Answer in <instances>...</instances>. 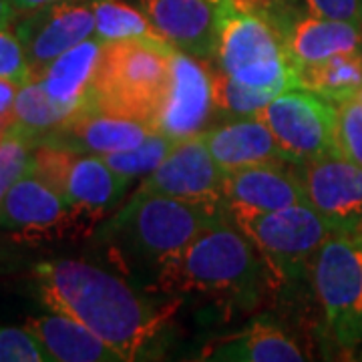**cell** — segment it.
Returning <instances> with one entry per match:
<instances>
[{
  "mask_svg": "<svg viewBox=\"0 0 362 362\" xmlns=\"http://www.w3.org/2000/svg\"><path fill=\"white\" fill-rule=\"evenodd\" d=\"M226 171L207 149L204 133L181 139L161 161V165L143 177L135 192L159 194L189 202H223Z\"/></svg>",
  "mask_w": 362,
  "mask_h": 362,
  "instance_id": "14",
  "label": "cell"
},
{
  "mask_svg": "<svg viewBox=\"0 0 362 362\" xmlns=\"http://www.w3.org/2000/svg\"><path fill=\"white\" fill-rule=\"evenodd\" d=\"M235 223L258 247L276 282H294L310 274L318 250L334 228L310 206H292L278 211L230 209Z\"/></svg>",
  "mask_w": 362,
  "mask_h": 362,
  "instance_id": "7",
  "label": "cell"
},
{
  "mask_svg": "<svg viewBox=\"0 0 362 362\" xmlns=\"http://www.w3.org/2000/svg\"><path fill=\"white\" fill-rule=\"evenodd\" d=\"M211 87H214V107L230 119L238 117H256L274 99L270 93L252 89L240 81L223 73L220 66L211 71Z\"/></svg>",
  "mask_w": 362,
  "mask_h": 362,
  "instance_id": "27",
  "label": "cell"
},
{
  "mask_svg": "<svg viewBox=\"0 0 362 362\" xmlns=\"http://www.w3.org/2000/svg\"><path fill=\"white\" fill-rule=\"evenodd\" d=\"M175 143L177 141H173L165 133L156 131L133 149L107 153L101 157L107 161L109 168L115 169L117 173H121L129 181H137L147 177L151 171H156L161 165V161L169 156V151L175 147Z\"/></svg>",
  "mask_w": 362,
  "mask_h": 362,
  "instance_id": "26",
  "label": "cell"
},
{
  "mask_svg": "<svg viewBox=\"0 0 362 362\" xmlns=\"http://www.w3.org/2000/svg\"><path fill=\"white\" fill-rule=\"evenodd\" d=\"M4 137H6V129H4V127H0V145H2V141H4Z\"/></svg>",
  "mask_w": 362,
  "mask_h": 362,
  "instance_id": "37",
  "label": "cell"
},
{
  "mask_svg": "<svg viewBox=\"0 0 362 362\" xmlns=\"http://www.w3.org/2000/svg\"><path fill=\"white\" fill-rule=\"evenodd\" d=\"M310 276L328 334L342 352L354 354L362 346V235L332 233Z\"/></svg>",
  "mask_w": 362,
  "mask_h": 362,
  "instance_id": "6",
  "label": "cell"
},
{
  "mask_svg": "<svg viewBox=\"0 0 362 362\" xmlns=\"http://www.w3.org/2000/svg\"><path fill=\"white\" fill-rule=\"evenodd\" d=\"M14 35L23 42L30 77L40 78L54 59L95 35L93 0H73L18 14Z\"/></svg>",
  "mask_w": 362,
  "mask_h": 362,
  "instance_id": "10",
  "label": "cell"
},
{
  "mask_svg": "<svg viewBox=\"0 0 362 362\" xmlns=\"http://www.w3.org/2000/svg\"><path fill=\"white\" fill-rule=\"evenodd\" d=\"M276 286L266 259L230 214L165 262L145 290L165 298L197 294L250 312L264 304Z\"/></svg>",
  "mask_w": 362,
  "mask_h": 362,
  "instance_id": "2",
  "label": "cell"
},
{
  "mask_svg": "<svg viewBox=\"0 0 362 362\" xmlns=\"http://www.w3.org/2000/svg\"><path fill=\"white\" fill-rule=\"evenodd\" d=\"M302 4L312 16L362 25V0H302Z\"/></svg>",
  "mask_w": 362,
  "mask_h": 362,
  "instance_id": "32",
  "label": "cell"
},
{
  "mask_svg": "<svg viewBox=\"0 0 362 362\" xmlns=\"http://www.w3.org/2000/svg\"><path fill=\"white\" fill-rule=\"evenodd\" d=\"M21 83L0 77V127L8 129L14 121V101Z\"/></svg>",
  "mask_w": 362,
  "mask_h": 362,
  "instance_id": "33",
  "label": "cell"
},
{
  "mask_svg": "<svg viewBox=\"0 0 362 362\" xmlns=\"http://www.w3.org/2000/svg\"><path fill=\"white\" fill-rule=\"evenodd\" d=\"M258 117L292 163L340 156L337 145V103L304 89L290 87L270 99Z\"/></svg>",
  "mask_w": 362,
  "mask_h": 362,
  "instance_id": "8",
  "label": "cell"
},
{
  "mask_svg": "<svg viewBox=\"0 0 362 362\" xmlns=\"http://www.w3.org/2000/svg\"><path fill=\"white\" fill-rule=\"evenodd\" d=\"M214 111L209 63L175 49L171 57V83L157 115V131L173 141L189 139L207 129Z\"/></svg>",
  "mask_w": 362,
  "mask_h": 362,
  "instance_id": "13",
  "label": "cell"
},
{
  "mask_svg": "<svg viewBox=\"0 0 362 362\" xmlns=\"http://www.w3.org/2000/svg\"><path fill=\"white\" fill-rule=\"evenodd\" d=\"M244 4L252 6H272V8H280V6H298V2L302 0H240Z\"/></svg>",
  "mask_w": 362,
  "mask_h": 362,
  "instance_id": "36",
  "label": "cell"
},
{
  "mask_svg": "<svg viewBox=\"0 0 362 362\" xmlns=\"http://www.w3.org/2000/svg\"><path fill=\"white\" fill-rule=\"evenodd\" d=\"M338 153L362 165V103L350 97L337 103Z\"/></svg>",
  "mask_w": 362,
  "mask_h": 362,
  "instance_id": "28",
  "label": "cell"
},
{
  "mask_svg": "<svg viewBox=\"0 0 362 362\" xmlns=\"http://www.w3.org/2000/svg\"><path fill=\"white\" fill-rule=\"evenodd\" d=\"M16 14L30 13V11H39L45 6H52V4H61V2H73V0H11Z\"/></svg>",
  "mask_w": 362,
  "mask_h": 362,
  "instance_id": "34",
  "label": "cell"
},
{
  "mask_svg": "<svg viewBox=\"0 0 362 362\" xmlns=\"http://www.w3.org/2000/svg\"><path fill=\"white\" fill-rule=\"evenodd\" d=\"M156 129L143 121L113 115L81 105L59 129L40 143H52L77 153L107 156L127 151L143 143Z\"/></svg>",
  "mask_w": 362,
  "mask_h": 362,
  "instance_id": "17",
  "label": "cell"
},
{
  "mask_svg": "<svg viewBox=\"0 0 362 362\" xmlns=\"http://www.w3.org/2000/svg\"><path fill=\"white\" fill-rule=\"evenodd\" d=\"M30 161L33 145L21 135L6 131V137L0 145V202L13 187L14 181H18L30 171Z\"/></svg>",
  "mask_w": 362,
  "mask_h": 362,
  "instance_id": "29",
  "label": "cell"
},
{
  "mask_svg": "<svg viewBox=\"0 0 362 362\" xmlns=\"http://www.w3.org/2000/svg\"><path fill=\"white\" fill-rule=\"evenodd\" d=\"M173 47L165 40L105 42L101 61L83 105L137 119L157 131V115L171 83Z\"/></svg>",
  "mask_w": 362,
  "mask_h": 362,
  "instance_id": "4",
  "label": "cell"
},
{
  "mask_svg": "<svg viewBox=\"0 0 362 362\" xmlns=\"http://www.w3.org/2000/svg\"><path fill=\"white\" fill-rule=\"evenodd\" d=\"M204 139L209 153L226 173L258 163L290 161L272 135L270 127L258 115L238 117L206 129Z\"/></svg>",
  "mask_w": 362,
  "mask_h": 362,
  "instance_id": "18",
  "label": "cell"
},
{
  "mask_svg": "<svg viewBox=\"0 0 362 362\" xmlns=\"http://www.w3.org/2000/svg\"><path fill=\"white\" fill-rule=\"evenodd\" d=\"M232 211L223 202H189L171 195L133 192L105 221L99 238L113 264L133 276L151 274Z\"/></svg>",
  "mask_w": 362,
  "mask_h": 362,
  "instance_id": "3",
  "label": "cell"
},
{
  "mask_svg": "<svg viewBox=\"0 0 362 362\" xmlns=\"http://www.w3.org/2000/svg\"><path fill=\"white\" fill-rule=\"evenodd\" d=\"M0 232L23 244H39L77 238V223L65 197L28 171L0 202Z\"/></svg>",
  "mask_w": 362,
  "mask_h": 362,
  "instance_id": "9",
  "label": "cell"
},
{
  "mask_svg": "<svg viewBox=\"0 0 362 362\" xmlns=\"http://www.w3.org/2000/svg\"><path fill=\"white\" fill-rule=\"evenodd\" d=\"M206 361L240 362H302L306 361L296 340L274 322L259 320L246 330L221 338L206 350Z\"/></svg>",
  "mask_w": 362,
  "mask_h": 362,
  "instance_id": "22",
  "label": "cell"
},
{
  "mask_svg": "<svg viewBox=\"0 0 362 362\" xmlns=\"http://www.w3.org/2000/svg\"><path fill=\"white\" fill-rule=\"evenodd\" d=\"M310 206L334 232L362 235V165L342 156L294 163Z\"/></svg>",
  "mask_w": 362,
  "mask_h": 362,
  "instance_id": "12",
  "label": "cell"
},
{
  "mask_svg": "<svg viewBox=\"0 0 362 362\" xmlns=\"http://www.w3.org/2000/svg\"><path fill=\"white\" fill-rule=\"evenodd\" d=\"M133 181L109 168L101 156L77 153L66 171L61 195L73 209L77 238H85L115 211Z\"/></svg>",
  "mask_w": 362,
  "mask_h": 362,
  "instance_id": "15",
  "label": "cell"
},
{
  "mask_svg": "<svg viewBox=\"0 0 362 362\" xmlns=\"http://www.w3.org/2000/svg\"><path fill=\"white\" fill-rule=\"evenodd\" d=\"M103 45V40L93 35L52 61L40 77V83L52 101L77 111L93 85Z\"/></svg>",
  "mask_w": 362,
  "mask_h": 362,
  "instance_id": "21",
  "label": "cell"
},
{
  "mask_svg": "<svg viewBox=\"0 0 362 362\" xmlns=\"http://www.w3.org/2000/svg\"><path fill=\"white\" fill-rule=\"evenodd\" d=\"M16 11L11 0H0V30H8L14 25Z\"/></svg>",
  "mask_w": 362,
  "mask_h": 362,
  "instance_id": "35",
  "label": "cell"
},
{
  "mask_svg": "<svg viewBox=\"0 0 362 362\" xmlns=\"http://www.w3.org/2000/svg\"><path fill=\"white\" fill-rule=\"evenodd\" d=\"M51 356L26 328L0 326V362H49Z\"/></svg>",
  "mask_w": 362,
  "mask_h": 362,
  "instance_id": "30",
  "label": "cell"
},
{
  "mask_svg": "<svg viewBox=\"0 0 362 362\" xmlns=\"http://www.w3.org/2000/svg\"><path fill=\"white\" fill-rule=\"evenodd\" d=\"M0 77L13 78L21 85L33 78L23 42L11 30H0Z\"/></svg>",
  "mask_w": 362,
  "mask_h": 362,
  "instance_id": "31",
  "label": "cell"
},
{
  "mask_svg": "<svg viewBox=\"0 0 362 362\" xmlns=\"http://www.w3.org/2000/svg\"><path fill=\"white\" fill-rule=\"evenodd\" d=\"M356 97H358V99H361V103H362V89L358 90V95H356Z\"/></svg>",
  "mask_w": 362,
  "mask_h": 362,
  "instance_id": "38",
  "label": "cell"
},
{
  "mask_svg": "<svg viewBox=\"0 0 362 362\" xmlns=\"http://www.w3.org/2000/svg\"><path fill=\"white\" fill-rule=\"evenodd\" d=\"M282 37L296 71L334 54L362 51V25L312 16L306 11H298L286 23Z\"/></svg>",
  "mask_w": 362,
  "mask_h": 362,
  "instance_id": "19",
  "label": "cell"
},
{
  "mask_svg": "<svg viewBox=\"0 0 362 362\" xmlns=\"http://www.w3.org/2000/svg\"><path fill=\"white\" fill-rule=\"evenodd\" d=\"M42 304L87 326L123 358H141L165 330L180 298L156 302L145 292L101 266L85 259H51L35 266Z\"/></svg>",
  "mask_w": 362,
  "mask_h": 362,
  "instance_id": "1",
  "label": "cell"
},
{
  "mask_svg": "<svg viewBox=\"0 0 362 362\" xmlns=\"http://www.w3.org/2000/svg\"><path fill=\"white\" fill-rule=\"evenodd\" d=\"M216 65L242 85L272 97L298 87L296 66L278 26L240 0H232L226 11Z\"/></svg>",
  "mask_w": 362,
  "mask_h": 362,
  "instance_id": "5",
  "label": "cell"
},
{
  "mask_svg": "<svg viewBox=\"0 0 362 362\" xmlns=\"http://www.w3.org/2000/svg\"><path fill=\"white\" fill-rule=\"evenodd\" d=\"M157 35L177 51L216 63L226 11L232 0H137Z\"/></svg>",
  "mask_w": 362,
  "mask_h": 362,
  "instance_id": "11",
  "label": "cell"
},
{
  "mask_svg": "<svg viewBox=\"0 0 362 362\" xmlns=\"http://www.w3.org/2000/svg\"><path fill=\"white\" fill-rule=\"evenodd\" d=\"M49 352L51 362H123L109 344L75 318L51 310L25 324Z\"/></svg>",
  "mask_w": 362,
  "mask_h": 362,
  "instance_id": "20",
  "label": "cell"
},
{
  "mask_svg": "<svg viewBox=\"0 0 362 362\" xmlns=\"http://www.w3.org/2000/svg\"><path fill=\"white\" fill-rule=\"evenodd\" d=\"M93 14L95 37L103 42L123 39L163 40L141 8H133L123 0H93Z\"/></svg>",
  "mask_w": 362,
  "mask_h": 362,
  "instance_id": "25",
  "label": "cell"
},
{
  "mask_svg": "<svg viewBox=\"0 0 362 362\" xmlns=\"http://www.w3.org/2000/svg\"><path fill=\"white\" fill-rule=\"evenodd\" d=\"M223 199L230 209L278 211L310 204L292 161L258 163L226 173Z\"/></svg>",
  "mask_w": 362,
  "mask_h": 362,
  "instance_id": "16",
  "label": "cell"
},
{
  "mask_svg": "<svg viewBox=\"0 0 362 362\" xmlns=\"http://www.w3.org/2000/svg\"><path fill=\"white\" fill-rule=\"evenodd\" d=\"M298 87L314 90L332 103L356 97L362 89V51L334 54L296 71Z\"/></svg>",
  "mask_w": 362,
  "mask_h": 362,
  "instance_id": "24",
  "label": "cell"
},
{
  "mask_svg": "<svg viewBox=\"0 0 362 362\" xmlns=\"http://www.w3.org/2000/svg\"><path fill=\"white\" fill-rule=\"evenodd\" d=\"M73 113L75 111L52 101L40 78H30L18 87L14 101V121L6 131L21 135L35 147L51 137Z\"/></svg>",
  "mask_w": 362,
  "mask_h": 362,
  "instance_id": "23",
  "label": "cell"
}]
</instances>
